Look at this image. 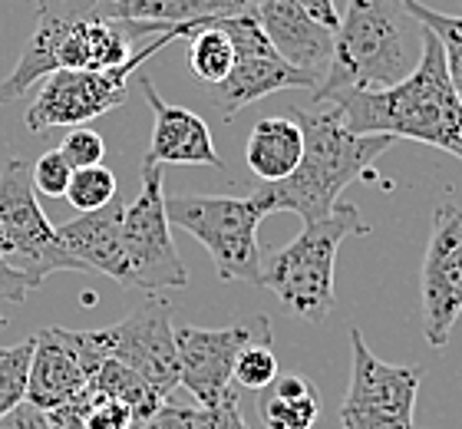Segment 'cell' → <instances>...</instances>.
<instances>
[{
    "label": "cell",
    "mask_w": 462,
    "mask_h": 429,
    "mask_svg": "<svg viewBox=\"0 0 462 429\" xmlns=\"http://www.w3.org/2000/svg\"><path fill=\"white\" fill-rule=\"evenodd\" d=\"M330 106H337L350 133L416 139L462 163V96L446 70L443 43L430 30L423 33V57L410 77L390 89H354Z\"/></svg>",
    "instance_id": "6da1fadb"
},
{
    "label": "cell",
    "mask_w": 462,
    "mask_h": 429,
    "mask_svg": "<svg viewBox=\"0 0 462 429\" xmlns=\"http://www.w3.org/2000/svg\"><path fill=\"white\" fill-rule=\"evenodd\" d=\"M294 123L304 133V155L298 169L281 182H261L248 199L268 219L271 211H294L304 225L324 221L340 201V191L360 179L374 159L390 149V135H356L340 119L337 106L314 103L300 109Z\"/></svg>",
    "instance_id": "7a4b0ae2"
},
{
    "label": "cell",
    "mask_w": 462,
    "mask_h": 429,
    "mask_svg": "<svg viewBox=\"0 0 462 429\" xmlns=\"http://www.w3.org/2000/svg\"><path fill=\"white\" fill-rule=\"evenodd\" d=\"M423 33L426 27L403 0H346L328 77L310 89L314 103H334L354 89L396 86L423 57Z\"/></svg>",
    "instance_id": "3957f363"
},
{
    "label": "cell",
    "mask_w": 462,
    "mask_h": 429,
    "mask_svg": "<svg viewBox=\"0 0 462 429\" xmlns=\"http://www.w3.org/2000/svg\"><path fill=\"white\" fill-rule=\"evenodd\" d=\"M346 235H370V225L360 219V209L350 201H337L324 221L304 225L298 238L284 248L271 251L261 261V284L278 297L294 317L310 324L328 321L334 311V265L337 248Z\"/></svg>",
    "instance_id": "277c9868"
},
{
    "label": "cell",
    "mask_w": 462,
    "mask_h": 429,
    "mask_svg": "<svg viewBox=\"0 0 462 429\" xmlns=\"http://www.w3.org/2000/svg\"><path fill=\"white\" fill-rule=\"evenodd\" d=\"M199 27L195 23L169 27L152 43L135 47L133 57L113 70H57V73H50L37 89V99L30 103L23 123H27L30 133H43V129H57V126L77 129V126H87L97 116H106L109 109L129 99V86L125 83L133 77V70L143 67V60L155 57L172 40H189Z\"/></svg>",
    "instance_id": "5b68a950"
},
{
    "label": "cell",
    "mask_w": 462,
    "mask_h": 429,
    "mask_svg": "<svg viewBox=\"0 0 462 429\" xmlns=\"http://www.w3.org/2000/svg\"><path fill=\"white\" fill-rule=\"evenodd\" d=\"M169 225L185 228L205 245L222 281L261 284L258 225L261 215L251 199L231 195H165Z\"/></svg>",
    "instance_id": "8992f818"
},
{
    "label": "cell",
    "mask_w": 462,
    "mask_h": 429,
    "mask_svg": "<svg viewBox=\"0 0 462 429\" xmlns=\"http://www.w3.org/2000/svg\"><path fill=\"white\" fill-rule=\"evenodd\" d=\"M0 261L37 287L57 271H87L63 248L47 211L40 209L30 165L23 159H10L0 169Z\"/></svg>",
    "instance_id": "52a82bcc"
},
{
    "label": "cell",
    "mask_w": 462,
    "mask_h": 429,
    "mask_svg": "<svg viewBox=\"0 0 462 429\" xmlns=\"http://www.w3.org/2000/svg\"><path fill=\"white\" fill-rule=\"evenodd\" d=\"M169 228L172 225L165 219L162 165L143 163V191L123 211V245L133 291L162 294V291L189 284V271L175 251Z\"/></svg>",
    "instance_id": "ba28073f"
},
{
    "label": "cell",
    "mask_w": 462,
    "mask_h": 429,
    "mask_svg": "<svg viewBox=\"0 0 462 429\" xmlns=\"http://www.w3.org/2000/svg\"><path fill=\"white\" fill-rule=\"evenodd\" d=\"M350 387L340 406L344 429H416L413 410L423 367L383 363L356 327H350Z\"/></svg>",
    "instance_id": "9c48e42d"
},
{
    "label": "cell",
    "mask_w": 462,
    "mask_h": 429,
    "mask_svg": "<svg viewBox=\"0 0 462 429\" xmlns=\"http://www.w3.org/2000/svg\"><path fill=\"white\" fill-rule=\"evenodd\" d=\"M103 360L125 363L135 370L162 400L179 387V347H175L172 304L162 294H149L133 314L113 327L89 331Z\"/></svg>",
    "instance_id": "30bf717a"
},
{
    "label": "cell",
    "mask_w": 462,
    "mask_h": 429,
    "mask_svg": "<svg viewBox=\"0 0 462 429\" xmlns=\"http://www.w3.org/2000/svg\"><path fill=\"white\" fill-rule=\"evenodd\" d=\"M423 297V337L439 350L449 343L462 314V205L443 199L433 211V231L420 275Z\"/></svg>",
    "instance_id": "8fae6325"
},
{
    "label": "cell",
    "mask_w": 462,
    "mask_h": 429,
    "mask_svg": "<svg viewBox=\"0 0 462 429\" xmlns=\"http://www.w3.org/2000/svg\"><path fill=\"white\" fill-rule=\"evenodd\" d=\"M271 324L264 314L235 321L228 327H175L179 347V387L192 393L199 406H215L231 390L238 353L258 337H268Z\"/></svg>",
    "instance_id": "7c38bea8"
},
{
    "label": "cell",
    "mask_w": 462,
    "mask_h": 429,
    "mask_svg": "<svg viewBox=\"0 0 462 429\" xmlns=\"http://www.w3.org/2000/svg\"><path fill=\"white\" fill-rule=\"evenodd\" d=\"M93 14H106V0H37V23H33V33H30L14 73L0 79V103L20 99L30 86L57 73L63 40L69 37V30L77 27L79 20L93 17Z\"/></svg>",
    "instance_id": "4fadbf2b"
},
{
    "label": "cell",
    "mask_w": 462,
    "mask_h": 429,
    "mask_svg": "<svg viewBox=\"0 0 462 429\" xmlns=\"http://www.w3.org/2000/svg\"><path fill=\"white\" fill-rule=\"evenodd\" d=\"M258 20L281 60L320 83L334 57V30L310 17L298 0H258Z\"/></svg>",
    "instance_id": "5bb4252c"
},
{
    "label": "cell",
    "mask_w": 462,
    "mask_h": 429,
    "mask_svg": "<svg viewBox=\"0 0 462 429\" xmlns=\"http://www.w3.org/2000/svg\"><path fill=\"white\" fill-rule=\"evenodd\" d=\"M143 93L155 113L152 139H149V153L143 163L152 165H215L222 169V155L215 149L212 129L202 116L185 109V106L165 103L155 93L152 79L143 77Z\"/></svg>",
    "instance_id": "9a60e30c"
},
{
    "label": "cell",
    "mask_w": 462,
    "mask_h": 429,
    "mask_svg": "<svg viewBox=\"0 0 462 429\" xmlns=\"http://www.w3.org/2000/svg\"><path fill=\"white\" fill-rule=\"evenodd\" d=\"M89 393V370L79 360L77 347L69 343L67 327H47L33 337L30 357L27 403L33 410L47 413L69 400Z\"/></svg>",
    "instance_id": "2e32d148"
},
{
    "label": "cell",
    "mask_w": 462,
    "mask_h": 429,
    "mask_svg": "<svg viewBox=\"0 0 462 429\" xmlns=\"http://www.w3.org/2000/svg\"><path fill=\"white\" fill-rule=\"evenodd\" d=\"M318 79L300 73L298 67H291L288 60L278 57V50H264V53H241L231 63V73L222 83L208 86L212 106L225 119L245 109V106L258 103L264 96H274L281 89H314Z\"/></svg>",
    "instance_id": "e0dca14e"
},
{
    "label": "cell",
    "mask_w": 462,
    "mask_h": 429,
    "mask_svg": "<svg viewBox=\"0 0 462 429\" xmlns=\"http://www.w3.org/2000/svg\"><path fill=\"white\" fill-rule=\"evenodd\" d=\"M123 199L116 195L99 211H87V215L60 225L57 235L63 241V248L77 257L87 271L113 277L116 284L133 291V277H129V261H125L123 245Z\"/></svg>",
    "instance_id": "ac0fdd59"
},
{
    "label": "cell",
    "mask_w": 462,
    "mask_h": 429,
    "mask_svg": "<svg viewBox=\"0 0 462 429\" xmlns=\"http://www.w3.org/2000/svg\"><path fill=\"white\" fill-rule=\"evenodd\" d=\"M304 155V133L288 116H264L254 123L245 145V163L261 182H281L298 169Z\"/></svg>",
    "instance_id": "d6986e66"
},
{
    "label": "cell",
    "mask_w": 462,
    "mask_h": 429,
    "mask_svg": "<svg viewBox=\"0 0 462 429\" xmlns=\"http://www.w3.org/2000/svg\"><path fill=\"white\" fill-rule=\"evenodd\" d=\"M258 0H123L116 17L139 20V23H165V27H182V23H215L225 17L254 14Z\"/></svg>",
    "instance_id": "ffe728a7"
},
{
    "label": "cell",
    "mask_w": 462,
    "mask_h": 429,
    "mask_svg": "<svg viewBox=\"0 0 462 429\" xmlns=\"http://www.w3.org/2000/svg\"><path fill=\"white\" fill-rule=\"evenodd\" d=\"M258 416L268 429H314L320 420V396L300 373H278L258 390Z\"/></svg>",
    "instance_id": "44dd1931"
},
{
    "label": "cell",
    "mask_w": 462,
    "mask_h": 429,
    "mask_svg": "<svg viewBox=\"0 0 462 429\" xmlns=\"http://www.w3.org/2000/svg\"><path fill=\"white\" fill-rule=\"evenodd\" d=\"M89 393L125 403V406L135 413L139 426H143V423L149 420V416H152V413L165 403L162 396H159V393H155L152 387H149V383L139 377V373L129 370L125 363L113 360V357H106V360L97 367L93 380H89Z\"/></svg>",
    "instance_id": "7402d4cb"
},
{
    "label": "cell",
    "mask_w": 462,
    "mask_h": 429,
    "mask_svg": "<svg viewBox=\"0 0 462 429\" xmlns=\"http://www.w3.org/2000/svg\"><path fill=\"white\" fill-rule=\"evenodd\" d=\"M231 63H235V47H231L228 33L218 27V20L215 23H202L189 37V70L205 86L222 83L231 73Z\"/></svg>",
    "instance_id": "603a6c76"
},
{
    "label": "cell",
    "mask_w": 462,
    "mask_h": 429,
    "mask_svg": "<svg viewBox=\"0 0 462 429\" xmlns=\"http://www.w3.org/2000/svg\"><path fill=\"white\" fill-rule=\"evenodd\" d=\"M403 4H406V10H410L430 33H436V40L443 43L446 70H449V79H453L456 93L462 96V17L439 14V10L426 7L423 0H403Z\"/></svg>",
    "instance_id": "cb8c5ba5"
},
{
    "label": "cell",
    "mask_w": 462,
    "mask_h": 429,
    "mask_svg": "<svg viewBox=\"0 0 462 429\" xmlns=\"http://www.w3.org/2000/svg\"><path fill=\"white\" fill-rule=\"evenodd\" d=\"M30 357H33V337L0 347V420L27 403V380H30Z\"/></svg>",
    "instance_id": "d4e9b609"
},
{
    "label": "cell",
    "mask_w": 462,
    "mask_h": 429,
    "mask_svg": "<svg viewBox=\"0 0 462 429\" xmlns=\"http://www.w3.org/2000/svg\"><path fill=\"white\" fill-rule=\"evenodd\" d=\"M119 195L116 189V175L106 169V165H89V169H77L73 172V182H69L67 189V201L79 215H87V211H99L103 205Z\"/></svg>",
    "instance_id": "484cf974"
},
{
    "label": "cell",
    "mask_w": 462,
    "mask_h": 429,
    "mask_svg": "<svg viewBox=\"0 0 462 429\" xmlns=\"http://www.w3.org/2000/svg\"><path fill=\"white\" fill-rule=\"evenodd\" d=\"M278 377V357H274V347H271V334L251 340L245 350L238 353L235 360V377L231 380L245 387V390H264L268 383H274Z\"/></svg>",
    "instance_id": "4316f807"
},
{
    "label": "cell",
    "mask_w": 462,
    "mask_h": 429,
    "mask_svg": "<svg viewBox=\"0 0 462 429\" xmlns=\"http://www.w3.org/2000/svg\"><path fill=\"white\" fill-rule=\"evenodd\" d=\"M30 182H33V191L37 195H47V199H67V189L73 182V165L63 159L60 149H50L30 165Z\"/></svg>",
    "instance_id": "83f0119b"
},
{
    "label": "cell",
    "mask_w": 462,
    "mask_h": 429,
    "mask_svg": "<svg viewBox=\"0 0 462 429\" xmlns=\"http://www.w3.org/2000/svg\"><path fill=\"white\" fill-rule=\"evenodd\" d=\"M60 153L77 169H89V165H103V155H106V143H103V135L93 133L89 126H77L73 133L63 139L60 145Z\"/></svg>",
    "instance_id": "f1b7e54d"
},
{
    "label": "cell",
    "mask_w": 462,
    "mask_h": 429,
    "mask_svg": "<svg viewBox=\"0 0 462 429\" xmlns=\"http://www.w3.org/2000/svg\"><path fill=\"white\" fill-rule=\"evenodd\" d=\"M135 426H139V420H135V413L125 403L93 393L87 410V429H135Z\"/></svg>",
    "instance_id": "f546056e"
},
{
    "label": "cell",
    "mask_w": 462,
    "mask_h": 429,
    "mask_svg": "<svg viewBox=\"0 0 462 429\" xmlns=\"http://www.w3.org/2000/svg\"><path fill=\"white\" fill-rule=\"evenodd\" d=\"M143 429H202V406H182L165 400L159 410L143 423Z\"/></svg>",
    "instance_id": "4dcf8cb0"
},
{
    "label": "cell",
    "mask_w": 462,
    "mask_h": 429,
    "mask_svg": "<svg viewBox=\"0 0 462 429\" xmlns=\"http://www.w3.org/2000/svg\"><path fill=\"white\" fill-rule=\"evenodd\" d=\"M202 429H248V423H245V416H241L238 393L228 390L215 406H205Z\"/></svg>",
    "instance_id": "1f68e13d"
},
{
    "label": "cell",
    "mask_w": 462,
    "mask_h": 429,
    "mask_svg": "<svg viewBox=\"0 0 462 429\" xmlns=\"http://www.w3.org/2000/svg\"><path fill=\"white\" fill-rule=\"evenodd\" d=\"M93 393H83L79 400H69L63 406H53V410L43 413L47 429H87V410Z\"/></svg>",
    "instance_id": "d6a6232c"
},
{
    "label": "cell",
    "mask_w": 462,
    "mask_h": 429,
    "mask_svg": "<svg viewBox=\"0 0 462 429\" xmlns=\"http://www.w3.org/2000/svg\"><path fill=\"white\" fill-rule=\"evenodd\" d=\"M30 291H37V284L0 261V301H4V304H23Z\"/></svg>",
    "instance_id": "836d02e7"
},
{
    "label": "cell",
    "mask_w": 462,
    "mask_h": 429,
    "mask_svg": "<svg viewBox=\"0 0 462 429\" xmlns=\"http://www.w3.org/2000/svg\"><path fill=\"white\" fill-rule=\"evenodd\" d=\"M0 429H47V420H43L40 410L23 403V406H17V410L10 413L7 420H0Z\"/></svg>",
    "instance_id": "e575fe53"
},
{
    "label": "cell",
    "mask_w": 462,
    "mask_h": 429,
    "mask_svg": "<svg viewBox=\"0 0 462 429\" xmlns=\"http://www.w3.org/2000/svg\"><path fill=\"white\" fill-rule=\"evenodd\" d=\"M298 4L308 10V14L318 20V23H324L328 30H334V33H337L340 14H337V7H334V0H298Z\"/></svg>",
    "instance_id": "d590c367"
},
{
    "label": "cell",
    "mask_w": 462,
    "mask_h": 429,
    "mask_svg": "<svg viewBox=\"0 0 462 429\" xmlns=\"http://www.w3.org/2000/svg\"><path fill=\"white\" fill-rule=\"evenodd\" d=\"M119 7H123V0H106V14L113 20H119V17H116V14H119Z\"/></svg>",
    "instance_id": "8d00e7d4"
},
{
    "label": "cell",
    "mask_w": 462,
    "mask_h": 429,
    "mask_svg": "<svg viewBox=\"0 0 462 429\" xmlns=\"http://www.w3.org/2000/svg\"><path fill=\"white\" fill-rule=\"evenodd\" d=\"M135 429H143V426H135Z\"/></svg>",
    "instance_id": "74e56055"
}]
</instances>
